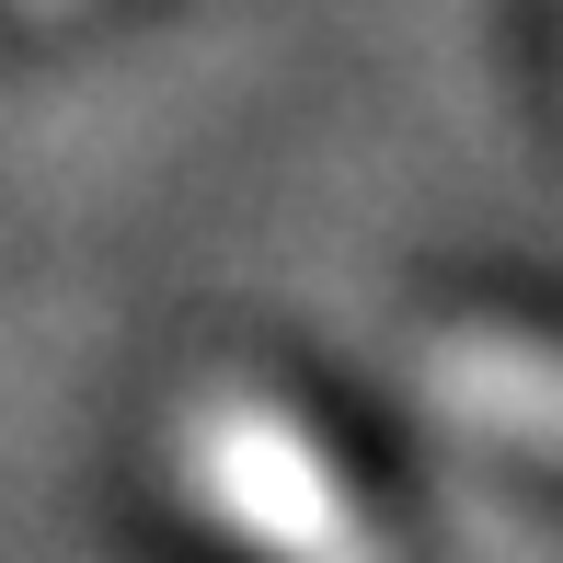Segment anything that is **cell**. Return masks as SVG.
Listing matches in <instances>:
<instances>
[{
  "label": "cell",
  "instance_id": "obj_2",
  "mask_svg": "<svg viewBox=\"0 0 563 563\" xmlns=\"http://www.w3.org/2000/svg\"><path fill=\"white\" fill-rule=\"evenodd\" d=\"M415 379L449 426L563 472V345H541V334H438L415 356Z\"/></svg>",
  "mask_w": 563,
  "mask_h": 563
},
{
  "label": "cell",
  "instance_id": "obj_1",
  "mask_svg": "<svg viewBox=\"0 0 563 563\" xmlns=\"http://www.w3.org/2000/svg\"><path fill=\"white\" fill-rule=\"evenodd\" d=\"M185 483L230 541L265 552V563H391L368 506L334 483V460L253 391H208L185 415Z\"/></svg>",
  "mask_w": 563,
  "mask_h": 563
},
{
  "label": "cell",
  "instance_id": "obj_3",
  "mask_svg": "<svg viewBox=\"0 0 563 563\" xmlns=\"http://www.w3.org/2000/svg\"><path fill=\"white\" fill-rule=\"evenodd\" d=\"M12 12H69V0H12Z\"/></svg>",
  "mask_w": 563,
  "mask_h": 563
}]
</instances>
